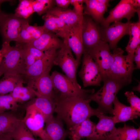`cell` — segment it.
I'll return each instance as SVG.
<instances>
[{
    "label": "cell",
    "instance_id": "1",
    "mask_svg": "<svg viewBox=\"0 0 140 140\" xmlns=\"http://www.w3.org/2000/svg\"><path fill=\"white\" fill-rule=\"evenodd\" d=\"M55 112L69 129L93 116L98 117L102 113L93 108L89 104V99L79 97L64 98L56 95Z\"/></svg>",
    "mask_w": 140,
    "mask_h": 140
},
{
    "label": "cell",
    "instance_id": "2",
    "mask_svg": "<svg viewBox=\"0 0 140 140\" xmlns=\"http://www.w3.org/2000/svg\"><path fill=\"white\" fill-rule=\"evenodd\" d=\"M10 42H3L0 50L2 59L0 64L4 71L3 77L11 76L23 77L26 69L22 48L16 44L11 46Z\"/></svg>",
    "mask_w": 140,
    "mask_h": 140
},
{
    "label": "cell",
    "instance_id": "3",
    "mask_svg": "<svg viewBox=\"0 0 140 140\" xmlns=\"http://www.w3.org/2000/svg\"><path fill=\"white\" fill-rule=\"evenodd\" d=\"M103 86L97 92L90 94L89 99L95 102L98 105L97 108L104 114L113 115L114 101L120 90L124 86L117 80L106 76L103 79Z\"/></svg>",
    "mask_w": 140,
    "mask_h": 140
},
{
    "label": "cell",
    "instance_id": "4",
    "mask_svg": "<svg viewBox=\"0 0 140 140\" xmlns=\"http://www.w3.org/2000/svg\"><path fill=\"white\" fill-rule=\"evenodd\" d=\"M124 52L121 48L114 50V60L106 76L116 80L125 86L131 82L135 66L134 62L127 59L123 55Z\"/></svg>",
    "mask_w": 140,
    "mask_h": 140
},
{
    "label": "cell",
    "instance_id": "5",
    "mask_svg": "<svg viewBox=\"0 0 140 140\" xmlns=\"http://www.w3.org/2000/svg\"><path fill=\"white\" fill-rule=\"evenodd\" d=\"M51 77L54 92L60 97H77L88 99L89 95L94 93V89L78 88L66 75L56 71L52 72Z\"/></svg>",
    "mask_w": 140,
    "mask_h": 140
},
{
    "label": "cell",
    "instance_id": "6",
    "mask_svg": "<svg viewBox=\"0 0 140 140\" xmlns=\"http://www.w3.org/2000/svg\"><path fill=\"white\" fill-rule=\"evenodd\" d=\"M72 51L67 40L64 39L62 46L57 51L53 64L59 66L74 86L81 89L82 88L78 83L76 76L79 64L74 58Z\"/></svg>",
    "mask_w": 140,
    "mask_h": 140
},
{
    "label": "cell",
    "instance_id": "7",
    "mask_svg": "<svg viewBox=\"0 0 140 140\" xmlns=\"http://www.w3.org/2000/svg\"><path fill=\"white\" fill-rule=\"evenodd\" d=\"M26 19L18 17L14 14L0 12V33L3 42L16 41Z\"/></svg>",
    "mask_w": 140,
    "mask_h": 140
},
{
    "label": "cell",
    "instance_id": "8",
    "mask_svg": "<svg viewBox=\"0 0 140 140\" xmlns=\"http://www.w3.org/2000/svg\"><path fill=\"white\" fill-rule=\"evenodd\" d=\"M108 43L101 40L93 48L84 52L89 55L98 66L103 76H106L114 60V56L110 51Z\"/></svg>",
    "mask_w": 140,
    "mask_h": 140
},
{
    "label": "cell",
    "instance_id": "9",
    "mask_svg": "<svg viewBox=\"0 0 140 140\" xmlns=\"http://www.w3.org/2000/svg\"><path fill=\"white\" fill-rule=\"evenodd\" d=\"M83 54L82 67L79 75L84 87L100 86L103 79L100 69L89 55L85 52Z\"/></svg>",
    "mask_w": 140,
    "mask_h": 140
},
{
    "label": "cell",
    "instance_id": "10",
    "mask_svg": "<svg viewBox=\"0 0 140 140\" xmlns=\"http://www.w3.org/2000/svg\"><path fill=\"white\" fill-rule=\"evenodd\" d=\"M57 51H49L44 52V56L33 64L26 68L23 76L27 80L28 85L33 86L34 81L44 73L50 72Z\"/></svg>",
    "mask_w": 140,
    "mask_h": 140
},
{
    "label": "cell",
    "instance_id": "11",
    "mask_svg": "<svg viewBox=\"0 0 140 140\" xmlns=\"http://www.w3.org/2000/svg\"><path fill=\"white\" fill-rule=\"evenodd\" d=\"M26 107L23 122L33 136L39 137L41 140H48L44 129L45 120L43 115L31 105L27 104Z\"/></svg>",
    "mask_w": 140,
    "mask_h": 140
},
{
    "label": "cell",
    "instance_id": "12",
    "mask_svg": "<svg viewBox=\"0 0 140 140\" xmlns=\"http://www.w3.org/2000/svg\"><path fill=\"white\" fill-rule=\"evenodd\" d=\"M132 23L130 21L125 23L118 21L104 27L102 31H100L101 40L108 43L110 49H115L117 48V43L125 35H129Z\"/></svg>",
    "mask_w": 140,
    "mask_h": 140
},
{
    "label": "cell",
    "instance_id": "13",
    "mask_svg": "<svg viewBox=\"0 0 140 140\" xmlns=\"http://www.w3.org/2000/svg\"><path fill=\"white\" fill-rule=\"evenodd\" d=\"M136 12L131 2V0H121L109 12V16L104 18L101 23L104 27L110 25L112 22L120 21L122 19L126 18L128 21Z\"/></svg>",
    "mask_w": 140,
    "mask_h": 140
},
{
    "label": "cell",
    "instance_id": "14",
    "mask_svg": "<svg viewBox=\"0 0 140 140\" xmlns=\"http://www.w3.org/2000/svg\"><path fill=\"white\" fill-rule=\"evenodd\" d=\"M82 36L84 50L93 48L101 40L100 30L95 23L89 18L84 17Z\"/></svg>",
    "mask_w": 140,
    "mask_h": 140
},
{
    "label": "cell",
    "instance_id": "15",
    "mask_svg": "<svg viewBox=\"0 0 140 140\" xmlns=\"http://www.w3.org/2000/svg\"><path fill=\"white\" fill-rule=\"evenodd\" d=\"M42 18L44 22L43 26L46 31L52 32L64 40L67 38L71 28L62 20L47 13L42 16Z\"/></svg>",
    "mask_w": 140,
    "mask_h": 140
},
{
    "label": "cell",
    "instance_id": "16",
    "mask_svg": "<svg viewBox=\"0 0 140 140\" xmlns=\"http://www.w3.org/2000/svg\"><path fill=\"white\" fill-rule=\"evenodd\" d=\"M83 20H81L76 25L71 28L68 38L65 39L67 40L69 46L74 53L76 59L79 64L85 50L82 36Z\"/></svg>",
    "mask_w": 140,
    "mask_h": 140
},
{
    "label": "cell",
    "instance_id": "17",
    "mask_svg": "<svg viewBox=\"0 0 140 140\" xmlns=\"http://www.w3.org/2000/svg\"><path fill=\"white\" fill-rule=\"evenodd\" d=\"M62 41L53 33L46 31L38 39L27 43L44 52L57 51L62 46Z\"/></svg>",
    "mask_w": 140,
    "mask_h": 140
},
{
    "label": "cell",
    "instance_id": "18",
    "mask_svg": "<svg viewBox=\"0 0 140 140\" xmlns=\"http://www.w3.org/2000/svg\"><path fill=\"white\" fill-rule=\"evenodd\" d=\"M99 121L95 124L92 134L89 140H104L115 130L116 127L112 116L102 114L98 117Z\"/></svg>",
    "mask_w": 140,
    "mask_h": 140
},
{
    "label": "cell",
    "instance_id": "19",
    "mask_svg": "<svg viewBox=\"0 0 140 140\" xmlns=\"http://www.w3.org/2000/svg\"><path fill=\"white\" fill-rule=\"evenodd\" d=\"M62 122L57 116H53L45 122L44 130L48 140L65 139L68 133L64 128Z\"/></svg>",
    "mask_w": 140,
    "mask_h": 140
},
{
    "label": "cell",
    "instance_id": "20",
    "mask_svg": "<svg viewBox=\"0 0 140 140\" xmlns=\"http://www.w3.org/2000/svg\"><path fill=\"white\" fill-rule=\"evenodd\" d=\"M113 118L116 123L124 122L127 121L137 118L140 115L138 113L130 106H127L119 101L117 97L113 102Z\"/></svg>",
    "mask_w": 140,
    "mask_h": 140
},
{
    "label": "cell",
    "instance_id": "21",
    "mask_svg": "<svg viewBox=\"0 0 140 140\" xmlns=\"http://www.w3.org/2000/svg\"><path fill=\"white\" fill-rule=\"evenodd\" d=\"M49 73H45L37 78L34 81L33 86L37 90V96H41L54 100L56 94Z\"/></svg>",
    "mask_w": 140,
    "mask_h": 140
},
{
    "label": "cell",
    "instance_id": "22",
    "mask_svg": "<svg viewBox=\"0 0 140 140\" xmlns=\"http://www.w3.org/2000/svg\"><path fill=\"white\" fill-rule=\"evenodd\" d=\"M31 105L39 110L44 116L45 122L53 116L56 103L54 100L41 96H37L29 102Z\"/></svg>",
    "mask_w": 140,
    "mask_h": 140
},
{
    "label": "cell",
    "instance_id": "23",
    "mask_svg": "<svg viewBox=\"0 0 140 140\" xmlns=\"http://www.w3.org/2000/svg\"><path fill=\"white\" fill-rule=\"evenodd\" d=\"M95 125L88 118L69 128L68 133L72 140H80L84 138L88 139L92 134Z\"/></svg>",
    "mask_w": 140,
    "mask_h": 140
},
{
    "label": "cell",
    "instance_id": "24",
    "mask_svg": "<svg viewBox=\"0 0 140 140\" xmlns=\"http://www.w3.org/2000/svg\"><path fill=\"white\" fill-rule=\"evenodd\" d=\"M46 13L56 16L62 20L71 28L83 19L84 17L78 15L73 10L53 7Z\"/></svg>",
    "mask_w": 140,
    "mask_h": 140
},
{
    "label": "cell",
    "instance_id": "25",
    "mask_svg": "<svg viewBox=\"0 0 140 140\" xmlns=\"http://www.w3.org/2000/svg\"><path fill=\"white\" fill-rule=\"evenodd\" d=\"M129 41L125 48L128 54L127 58L134 61V57L135 50L140 43V20L137 22L132 23Z\"/></svg>",
    "mask_w": 140,
    "mask_h": 140
},
{
    "label": "cell",
    "instance_id": "26",
    "mask_svg": "<svg viewBox=\"0 0 140 140\" xmlns=\"http://www.w3.org/2000/svg\"><path fill=\"white\" fill-rule=\"evenodd\" d=\"M11 112L0 114V135L8 134L13 131L22 121Z\"/></svg>",
    "mask_w": 140,
    "mask_h": 140
},
{
    "label": "cell",
    "instance_id": "27",
    "mask_svg": "<svg viewBox=\"0 0 140 140\" xmlns=\"http://www.w3.org/2000/svg\"><path fill=\"white\" fill-rule=\"evenodd\" d=\"M23 81L19 82L13 91L10 93L17 102L24 103L30 100L38 95L33 87L28 85L24 87L23 85Z\"/></svg>",
    "mask_w": 140,
    "mask_h": 140
},
{
    "label": "cell",
    "instance_id": "28",
    "mask_svg": "<svg viewBox=\"0 0 140 140\" xmlns=\"http://www.w3.org/2000/svg\"><path fill=\"white\" fill-rule=\"evenodd\" d=\"M84 3L86 5L85 13L91 16L97 22L101 23L104 19V14L108 6L96 0H84Z\"/></svg>",
    "mask_w": 140,
    "mask_h": 140
},
{
    "label": "cell",
    "instance_id": "29",
    "mask_svg": "<svg viewBox=\"0 0 140 140\" xmlns=\"http://www.w3.org/2000/svg\"><path fill=\"white\" fill-rule=\"evenodd\" d=\"M104 140H137V129L124 123L122 128H116Z\"/></svg>",
    "mask_w": 140,
    "mask_h": 140
},
{
    "label": "cell",
    "instance_id": "30",
    "mask_svg": "<svg viewBox=\"0 0 140 140\" xmlns=\"http://www.w3.org/2000/svg\"><path fill=\"white\" fill-rule=\"evenodd\" d=\"M18 45L22 48L26 68L42 58L44 54V52L27 44Z\"/></svg>",
    "mask_w": 140,
    "mask_h": 140
},
{
    "label": "cell",
    "instance_id": "31",
    "mask_svg": "<svg viewBox=\"0 0 140 140\" xmlns=\"http://www.w3.org/2000/svg\"><path fill=\"white\" fill-rule=\"evenodd\" d=\"M22 81H24L23 78L20 76L3 77L0 81V95L12 92L17 84Z\"/></svg>",
    "mask_w": 140,
    "mask_h": 140
},
{
    "label": "cell",
    "instance_id": "32",
    "mask_svg": "<svg viewBox=\"0 0 140 140\" xmlns=\"http://www.w3.org/2000/svg\"><path fill=\"white\" fill-rule=\"evenodd\" d=\"M6 135L13 140H37L22 121L12 132Z\"/></svg>",
    "mask_w": 140,
    "mask_h": 140
},
{
    "label": "cell",
    "instance_id": "33",
    "mask_svg": "<svg viewBox=\"0 0 140 140\" xmlns=\"http://www.w3.org/2000/svg\"><path fill=\"white\" fill-rule=\"evenodd\" d=\"M33 0H21L15 10L16 16L27 19L34 12L32 6Z\"/></svg>",
    "mask_w": 140,
    "mask_h": 140
},
{
    "label": "cell",
    "instance_id": "34",
    "mask_svg": "<svg viewBox=\"0 0 140 140\" xmlns=\"http://www.w3.org/2000/svg\"><path fill=\"white\" fill-rule=\"evenodd\" d=\"M19 106L10 93L0 95V114L7 110L16 111Z\"/></svg>",
    "mask_w": 140,
    "mask_h": 140
},
{
    "label": "cell",
    "instance_id": "35",
    "mask_svg": "<svg viewBox=\"0 0 140 140\" xmlns=\"http://www.w3.org/2000/svg\"><path fill=\"white\" fill-rule=\"evenodd\" d=\"M54 1L52 0H33L32 6L34 12L39 15L46 13L53 8Z\"/></svg>",
    "mask_w": 140,
    "mask_h": 140
},
{
    "label": "cell",
    "instance_id": "36",
    "mask_svg": "<svg viewBox=\"0 0 140 140\" xmlns=\"http://www.w3.org/2000/svg\"><path fill=\"white\" fill-rule=\"evenodd\" d=\"M23 27L31 35L33 40L39 38L46 31L43 26H32L29 25L28 22L25 24Z\"/></svg>",
    "mask_w": 140,
    "mask_h": 140
},
{
    "label": "cell",
    "instance_id": "37",
    "mask_svg": "<svg viewBox=\"0 0 140 140\" xmlns=\"http://www.w3.org/2000/svg\"><path fill=\"white\" fill-rule=\"evenodd\" d=\"M124 94L130 104V107L137 112L140 113V98L132 91H126Z\"/></svg>",
    "mask_w": 140,
    "mask_h": 140
},
{
    "label": "cell",
    "instance_id": "38",
    "mask_svg": "<svg viewBox=\"0 0 140 140\" xmlns=\"http://www.w3.org/2000/svg\"><path fill=\"white\" fill-rule=\"evenodd\" d=\"M33 41V40L31 35L23 27L16 41V44H27Z\"/></svg>",
    "mask_w": 140,
    "mask_h": 140
},
{
    "label": "cell",
    "instance_id": "39",
    "mask_svg": "<svg viewBox=\"0 0 140 140\" xmlns=\"http://www.w3.org/2000/svg\"><path fill=\"white\" fill-rule=\"evenodd\" d=\"M84 0H70V4L74 7L73 10L79 16H83V4Z\"/></svg>",
    "mask_w": 140,
    "mask_h": 140
},
{
    "label": "cell",
    "instance_id": "40",
    "mask_svg": "<svg viewBox=\"0 0 140 140\" xmlns=\"http://www.w3.org/2000/svg\"><path fill=\"white\" fill-rule=\"evenodd\" d=\"M134 61L136 64L135 69H140V46L139 45L137 47L134 53Z\"/></svg>",
    "mask_w": 140,
    "mask_h": 140
},
{
    "label": "cell",
    "instance_id": "41",
    "mask_svg": "<svg viewBox=\"0 0 140 140\" xmlns=\"http://www.w3.org/2000/svg\"><path fill=\"white\" fill-rule=\"evenodd\" d=\"M55 2L57 7L63 9H67L70 4V0H56Z\"/></svg>",
    "mask_w": 140,
    "mask_h": 140
},
{
    "label": "cell",
    "instance_id": "42",
    "mask_svg": "<svg viewBox=\"0 0 140 140\" xmlns=\"http://www.w3.org/2000/svg\"><path fill=\"white\" fill-rule=\"evenodd\" d=\"M132 4L135 9L140 8V0H131Z\"/></svg>",
    "mask_w": 140,
    "mask_h": 140
},
{
    "label": "cell",
    "instance_id": "43",
    "mask_svg": "<svg viewBox=\"0 0 140 140\" xmlns=\"http://www.w3.org/2000/svg\"><path fill=\"white\" fill-rule=\"evenodd\" d=\"M0 140H13L6 135H0Z\"/></svg>",
    "mask_w": 140,
    "mask_h": 140
},
{
    "label": "cell",
    "instance_id": "44",
    "mask_svg": "<svg viewBox=\"0 0 140 140\" xmlns=\"http://www.w3.org/2000/svg\"><path fill=\"white\" fill-rule=\"evenodd\" d=\"M98 2L103 4L109 6V2L110 1L108 0H96Z\"/></svg>",
    "mask_w": 140,
    "mask_h": 140
},
{
    "label": "cell",
    "instance_id": "45",
    "mask_svg": "<svg viewBox=\"0 0 140 140\" xmlns=\"http://www.w3.org/2000/svg\"><path fill=\"white\" fill-rule=\"evenodd\" d=\"M4 69L1 65L0 64V76L3 74H4Z\"/></svg>",
    "mask_w": 140,
    "mask_h": 140
},
{
    "label": "cell",
    "instance_id": "46",
    "mask_svg": "<svg viewBox=\"0 0 140 140\" xmlns=\"http://www.w3.org/2000/svg\"><path fill=\"white\" fill-rule=\"evenodd\" d=\"M137 140H140V127L137 129Z\"/></svg>",
    "mask_w": 140,
    "mask_h": 140
},
{
    "label": "cell",
    "instance_id": "47",
    "mask_svg": "<svg viewBox=\"0 0 140 140\" xmlns=\"http://www.w3.org/2000/svg\"><path fill=\"white\" fill-rule=\"evenodd\" d=\"M10 0H0V6L1 5V4L3 3V2H10ZM1 10L0 9V11H1Z\"/></svg>",
    "mask_w": 140,
    "mask_h": 140
},
{
    "label": "cell",
    "instance_id": "48",
    "mask_svg": "<svg viewBox=\"0 0 140 140\" xmlns=\"http://www.w3.org/2000/svg\"><path fill=\"white\" fill-rule=\"evenodd\" d=\"M2 60V58L0 57V63L1 62Z\"/></svg>",
    "mask_w": 140,
    "mask_h": 140
},
{
    "label": "cell",
    "instance_id": "49",
    "mask_svg": "<svg viewBox=\"0 0 140 140\" xmlns=\"http://www.w3.org/2000/svg\"><path fill=\"white\" fill-rule=\"evenodd\" d=\"M1 57V54L0 51V57Z\"/></svg>",
    "mask_w": 140,
    "mask_h": 140
},
{
    "label": "cell",
    "instance_id": "50",
    "mask_svg": "<svg viewBox=\"0 0 140 140\" xmlns=\"http://www.w3.org/2000/svg\"><path fill=\"white\" fill-rule=\"evenodd\" d=\"M1 11H0V12H1Z\"/></svg>",
    "mask_w": 140,
    "mask_h": 140
}]
</instances>
